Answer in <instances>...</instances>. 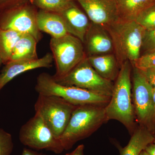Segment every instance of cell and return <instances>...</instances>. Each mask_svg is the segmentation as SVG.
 I'll return each mask as SVG.
<instances>
[{"label": "cell", "instance_id": "6da1fadb", "mask_svg": "<svg viewBox=\"0 0 155 155\" xmlns=\"http://www.w3.org/2000/svg\"><path fill=\"white\" fill-rule=\"evenodd\" d=\"M132 66L129 61H125L120 66L110 99L105 107L108 121H119L125 126L130 135L137 126L132 101Z\"/></svg>", "mask_w": 155, "mask_h": 155}, {"label": "cell", "instance_id": "7a4b0ae2", "mask_svg": "<svg viewBox=\"0 0 155 155\" xmlns=\"http://www.w3.org/2000/svg\"><path fill=\"white\" fill-rule=\"evenodd\" d=\"M106 106L87 104L76 107L60 137L64 150L71 149L77 142L90 136L108 122Z\"/></svg>", "mask_w": 155, "mask_h": 155}, {"label": "cell", "instance_id": "3957f363", "mask_svg": "<svg viewBox=\"0 0 155 155\" xmlns=\"http://www.w3.org/2000/svg\"><path fill=\"white\" fill-rule=\"evenodd\" d=\"M110 35L119 66L126 61L132 65L140 56L146 30L135 21L119 19L104 27Z\"/></svg>", "mask_w": 155, "mask_h": 155}, {"label": "cell", "instance_id": "277c9868", "mask_svg": "<svg viewBox=\"0 0 155 155\" xmlns=\"http://www.w3.org/2000/svg\"><path fill=\"white\" fill-rule=\"evenodd\" d=\"M35 89L38 94L57 96L75 106H107L110 99V97L97 94L83 89L61 85L56 82L52 75L45 72L41 73L38 76Z\"/></svg>", "mask_w": 155, "mask_h": 155}, {"label": "cell", "instance_id": "5b68a950", "mask_svg": "<svg viewBox=\"0 0 155 155\" xmlns=\"http://www.w3.org/2000/svg\"><path fill=\"white\" fill-rule=\"evenodd\" d=\"M77 106L57 96L38 94L34 109L35 114L41 116L55 136L60 139Z\"/></svg>", "mask_w": 155, "mask_h": 155}, {"label": "cell", "instance_id": "8992f818", "mask_svg": "<svg viewBox=\"0 0 155 155\" xmlns=\"http://www.w3.org/2000/svg\"><path fill=\"white\" fill-rule=\"evenodd\" d=\"M53 77L61 85L75 87L107 97H111L114 88V82L101 77L87 57L63 77Z\"/></svg>", "mask_w": 155, "mask_h": 155}, {"label": "cell", "instance_id": "52a82bcc", "mask_svg": "<svg viewBox=\"0 0 155 155\" xmlns=\"http://www.w3.org/2000/svg\"><path fill=\"white\" fill-rule=\"evenodd\" d=\"M132 101L136 121L155 133V108L152 87L140 69L133 67Z\"/></svg>", "mask_w": 155, "mask_h": 155}, {"label": "cell", "instance_id": "ba28073f", "mask_svg": "<svg viewBox=\"0 0 155 155\" xmlns=\"http://www.w3.org/2000/svg\"><path fill=\"white\" fill-rule=\"evenodd\" d=\"M50 46L56 64L54 78L66 75L87 57L83 42L69 34L51 38Z\"/></svg>", "mask_w": 155, "mask_h": 155}, {"label": "cell", "instance_id": "9c48e42d", "mask_svg": "<svg viewBox=\"0 0 155 155\" xmlns=\"http://www.w3.org/2000/svg\"><path fill=\"white\" fill-rule=\"evenodd\" d=\"M19 139L22 144L34 150H46L56 154L61 153L64 150L60 139L37 114L21 127Z\"/></svg>", "mask_w": 155, "mask_h": 155}, {"label": "cell", "instance_id": "30bf717a", "mask_svg": "<svg viewBox=\"0 0 155 155\" xmlns=\"http://www.w3.org/2000/svg\"><path fill=\"white\" fill-rule=\"evenodd\" d=\"M38 9L31 3L0 13V29L15 31L33 37L38 42L42 38L37 23Z\"/></svg>", "mask_w": 155, "mask_h": 155}, {"label": "cell", "instance_id": "8fae6325", "mask_svg": "<svg viewBox=\"0 0 155 155\" xmlns=\"http://www.w3.org/2000/svg\"><path fill=\"white\" fill-rule=\"evenodd\" d=\"M81 6L91 22L106 27L119 20L116 0H73Z\"/></svg>", "mask_w": 155, "mask_h": 155}, {"label": "cell", "instance_id": "7c38bea8", "mask_svg": "<svg viewBox=\"0 0 155 155\" xmlns=\"http://www.w3.org/2000/svg\"><path fill=\"white\" fill-rule=\"evenodd\" d=\"M53 61L52 54L48 53L41 58L36 59L9 61L0 74V90L14 78L23 72L40 68H50L52 66Z\"/></svg>", "mask_w": 155, "mask_h": 155}, {"label": "cell", "instance_id": "4fadbf2b", "mask_svg": "<svg viewBox=\"0 0 155 155\" xmlns=\"http://www.w3.org/2000/svg\"><path fill=\"white\" fill-rule=\"evenodd\" d=\"M87 57L111 54L114 46L104 27L91 22L83 43Z\"/></svg>", "mask_w": 155, "mask_h": 155}, {"label": "cell", "instance_id": "5bb4252c", "mask_svg": "<svg viewBox=\"0 0 155 155\" xmlns=\"http://www.w3.org/2000/svg\"><path fill=\"white\" fill-rule=\"evenodd\" d=\"M67 32L79 39L84 43L91 22L87 15L72 1L61 13Z\"/></svg>", "mask_w": 155, "mask_h": 155}, {"label": "cell", "instance_id": "9a60e30c", "mask_svg": "<svg viewBox=\"0 0 155 155\" xmlns=\"http://www.w3.org/2000/svg\"><path fill=\"white\" fill-rule=\"evenodd\" d=\"M37 23L39 30L57 38L66 35L67 29L60 14L39 10L37 15Z\"/></svg>", "mask_w": 155, "mask_h": 155}, {"label": "cell", "instance_id": "2e32d148", "mask_svg": "<svg viewBox=\"0 0 155 155\" xmlns=\"http://www.w3.org/2000/svg\"><path fill=\"white\" fill-rule=\"evenodd\" d=\"M87 58L92 67L101 77L113 82L115 81L120 66L114 54L111 53Z\"/></svg>", "mask_w": 155, "mask_h": 155}, {"label": "cell", "instance_id": "e0dca14e", "mask_svg": "<svg viewBox=\"0 0 155 155\" xmlns=\"http://www.w3.org/2000/svg\"><path fill=\"white\" fill-rule=\"evenodd\" d=\"M155 139V134L138 125L127 145L123 148L118 147L120 155H140L149 144L154 142Z\"/></svg>", "mask_w": 155, "mask_h": 155}, {"label": "cell", "instance_id": "ac0fdd59", "mask_svg": "<svg viewBox=\"0 0 155 155\" xmlns=\"http://www.w3.org/2000/svg\"><path fill=\"white\" fill-rule=\"evenodd\" d=\"M38 43L31 35L22 34L14 47L9 61L37 59Z\"/></svg>", "mask_w": 155, "mask_h": 155}, {"label": "cell", "instance_id": "d6986e66", "mask_svg": "<svg viewBox=\"0 0 155 155\" xmlns=\"http://www.w3.org/2000/svg\"><path fill=\"white\" fill-rule=\"evenodd\" d=\"M119 19L134 21L139 14L155 4V0H116Z\"/></svg>", "mask_w": 155, "mask_h": 155}, {"label": "cell", "instance_id": "ffe728a7", "mask_svg": "<svg viewBox=\"0 0 155 155\" xmlns=\"http://www.w3.org/2000/svg\"><path fill=\"white\" fill-rule=\"evenodd\" d=\"M22 34L15 31L0 29V52L4 64L10 61L14 47Z\"/></svg>", "mask_w": 155, "mask_h": 155}, {"label": "cell", "instance_id": "44dd1931", "mask_svg": "<svg viewBox=\"0 0 155 155\" xmlns=\"http://www.w3.org/2000/svg\"><path fill=\"white\" fill-rule=\"evenodd\" d=\"M73 0H31V3L37 8L59 14Z\"/></svg>", "mask_w": 155, "mask_h": 155}, {"label": "cell", "instance_id": "7402d4cb", "mask_svg": "<svg viewBox=\"0 0 155 155\" xmlns=\"http://www.w3.org/2000/svg\"><path fill=\"white\" fill-rule=\"evenodd\" d=\"M134 21L146 31L155 30V4L142 11Z\"/></svg>", "mask_w": 155, "mask_h": 155}, {"label": "cell", "instance_id": "603a6c76", "mask_svg": "<svg viewBox=\"0 0 155 155\" xmlns=\"http://www.w3.org/2000/svg\"><path fill=\"white\" fill-rule=\"evenodd\" d=\"M132 66L140 70L155 68V49L146 51Z\"/></svg>", "mask_w": 155, "mask_h": 155}, {"label": "cell", "instance_id": "cb8c5ba5", "mask_svg": "<svg viewBox=\"0 0 155 155\" xmlns=\"http://www.w3.org/2000/svg\"><path fill=\"white\" fill-rule=\"evenodd\" d=\"M14 147L12 136L0 128V155H11Z\"/></svg>", "mask_w": 155, "mask_h": 155}, {"label": "cell", "instance_id": "d4e9b609", "mask_svg": "<svg viewBox=\"0 0 155 155\" xmlns=\"http://www.w3.org/2000/svg\"><path fill=\"white\" fill-rule=\"evenodd\" d=\"M31 3V0H0V13Z\"/></svg>", "mask_w": 155, "mask_h": 155}, {"label": "cell", "instance_id": "484cf974", "mask_svg": "<svg viewBox=\"0 0 155 155\" xmlns=\"http://www.w3.org/2000/svg\"><path fill=\"white\" fill-rule=\"evenodd\" d=\"M142 47L145 50V52L155 49V30L146 31Z\"/></svg>", "mask_w": 155, "mask_h": 155}, {"label": "cell", "instance_id": "4316f807", "mask_svg": "<svg viewBox=\"0 0 155 155\" xmlns=\"http://www.w3.org/2000/svg\"><path fill=\"white\" fill-rule=\"evenodd\" d=\"M147 78L149 83L155 89V68H149L143 70H140Z\"/></svg>", "mask_w": 155, "mask_h": 155}, {"label": "cell", "instance_id": "83f0119b", "mask_svg": "<svg viewBox=\"0 0 155 155\" xmlns=\"http://www.w3.org/2000/svg\"><path fill=\"white\" fill-rule=\"evenodd\" d=\"M84 145L81 144L78 146L72 152L68 153L66 155H84Z\"/></svg>", "mask_w": 155, "mask_h": 155}, {"label": "cell", "instance_id": "f1b7e54d", "mask_svg": "<svg viewBox=\"0 0 155 155\" xmlns=\"http://www.w3.org/2000/svg\"><path fill=\"white\" fill-rule=\"evenodd\" d=\"M22 155H48L41 153H39L36 151L31 149L24 148L22 150Z\"/></svg>", "mask_w": 155, "mask_h": 155}, {"label": "cell", "instance_id": "f546056e", "mask_svg": "<svg viewBox=\"0 0 155 155\" xmlns=\"http://www.w3.org/2000/svg\"><path fill=\"white\" fill-rule=\"evenodd\" d=\"M145 150L150 155H155V143H150L146 147Z\"/></svg>", "mask_w": 155, "mask_h": 155}, {"label": "cell", "instance_id": "4dcf8cb0", "mask_svg": "<svg viewBox=\"0 0 155 155\" xmlns=\"http://www.w3.org/2000/svg\"><path fill=\"white\" fill-rule=\"evenodd\" d=\"M152 97L153 102L155 108V89L153 88L152 90Z\"/></svg>", "mask_w": 155, "mask_h": 155}, {"label": "cell", "instance_id": "1f68e13d", "mask_svg": "<svg viewBox=\"0 0 155 155\" xmlns=\"http://www.w3.org/2000/svg\"><path fill=\"white\" fill-rule=\"evenodd\" d=\"M140 155H150L148 153H147V152L145 150H143L141 152V153H140Z\"/></svg>", "mask_w": 155, "mask_h": 155}, {"label": "cell", "instance_id": "d6a6232c", "mask_svg": "<svg viewBox=\"0 0 155 155\" xmlns=\"http://www.w3.org/2000/svg\"><path fill=\"white\" fill-rule=\"evenodd\" d=\"M3 61L2 58V54H1V52H0V66H1L2 64H3Z\"/></svg>", "mask_w": 155, "mask_h": 155}, {"label": "cell", "instance_id": "836d02e7", "mask_svg": "<svg viewBox=\"0 0 155 155\" xmlns=\"http://www.w3.org/2000/svg\"><path fill=\"white\" fill-rule=\"evenodd\" d=\"M154 143H155V140H154Z\"/></svg>", "mask_w": 155, "mask_h": 155}]
</instances>
